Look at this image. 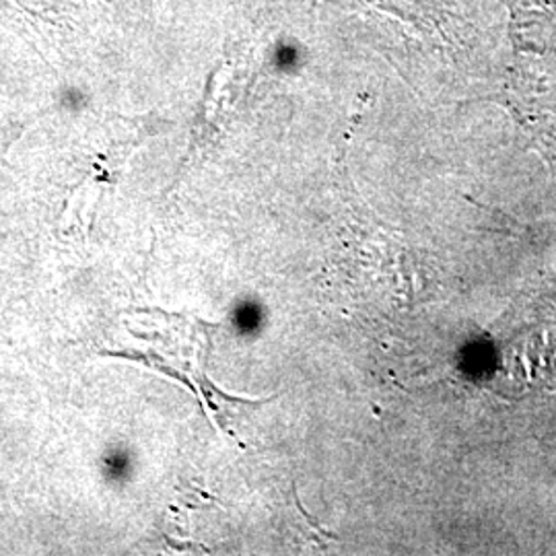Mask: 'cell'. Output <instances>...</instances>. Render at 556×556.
<instances>
[{"label":"cell","instance_id":"1","mask_svg":"<svg viewBox=\"0 0 556 556\" xmlns=\"http://www.w3.org/2000/svg\"><path fill=\"white\" fill-rule=\"evenodd\" d=\"M511 13V96L555 98L556 11L548 0H505ZM517 100V101H521Z\"/></svg>","mask_w":556,"mask_h":556},{"label":"cell","instance_id":"2","mask_svg":"<svg viewBox=\"0 0 556 556\" xmlns=\"http://www.w3.org/2000/svg\"><path fill=\"white\" fill-rule=\"evenodd\" d=\"M105 472L110 475V478H114V480L124 477L128 472V457L114 452V456L108 457V462H105Z\"/></svg>","mask_w":556,"mask_h":556}]
</instances>
